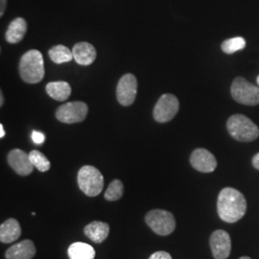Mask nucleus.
Returning <instances> with one entry per match:
<instances>
[{
	"label": "nucleus",
	"mask_w": 259,
	"mask_h": 259,
	"mask_svg": "<svg viewBox=\"0 0 259 259\" xmlns=\"http://www.w3.org/2000/svg\"><path fill=\"white\" fill-rule=\"evenodd\" d=\"M227 129L232 138L241 142H250L259 137L258 127L243 114H234L227 122Z\"/></svg>",
	"instance_id": "nucleus-3"
},
{
	"label": "nucleus",
	"mask_w": 259,
	"mask_h": 259,
	"mask_svg": "<svg viewBox=\"0 0 259 259\" xmlns=\"http://www.w3.org/2000/svg\"><path fill=\"white\" fill-rule=\"evenodd\" d=\"M83 232L91 240L99 244L107 239L110 232V226L107 223L93 221L84 227Z\"/></svg>",
	"instance_id": "nucleus-16"
},
{
	"label": "nucleus",
	"mask_w": 259,
	"mask_h": 259,
	"mask_svg": "<svg viewBox=\"0 0 259 259\" xmlns=\"http://www.w3.org/2000/svg\"><path fill=\"white\" fill-rule=\"evenodd\" d=\"M251 162H252V165H253V167H254L255 169L259 170V153L258 154H256L254 157H252Z\"/></svg>",
	"instance_id": "nucleus-26"
},
{
	"label": "nucleus",
	"mask_w": 259,
	"mask_h": 259,
	"mask_svg": "<svg viewBox=\"0 0 259 259\" xmlns=\"http://www.w3.org/2000/svg\"><path fill=\"white\" fill-rule=\"evenodd\" d=\"M67 254L69 259H94L95 250L87 243L76 242L69 246Z\"/></svg>",
	"instance_id": "nucleus-19"
},
{
	"label": "nucleus",
	"mask_w": 259,
	"mask_h": 259,
	"mask_svg": "<svg viewBox=\"0 0 259 259\" xmlns=\"http://www.w3.org/2000/svg\"><path fill=\"white\" fill-rule=\"evenodd\" d=\"M210 249L215 259H227L232 251V239L230 234L223 230L215 231L211 234Z\"/></svg>",
	"instance_id": "nucleus-10"
},
{
	"label": "nucleus",
	"mask_w": 259,
	"mask_h": 259,
	"mask_svg": "<svg viewBox=\"0 0 259 259\" xmlns=\"http://www.w3.org/2000/svg\"><path fill=\"white\" fill-rule=\"evenodd\" d=\"M19 74L27 83H37L45 77V62L38 50H29L19 62Z\"/></svg>",
	"instance_id": "nucleus-2"
},
{
	"label": "nucleus",
	"mask_w": 259,
	"mask_h": 259,
	"mask_svg": "<svg viewBox=\"0 0 259 259\" xmlns=\"http://www.w3.org/2000/svg\"><path fill=\"white\" fill-rule=\"evenodd\" d=\"M6 6H7V0H1V5H0V16L1 17L4 15Z\"/></svg>",
	"instance_id": "nucleus-27"
},
{
	"label": "nucleus",
	"mask_w": 259,
	"mask_h": 259,
	"mask_svg": "<svg viewBox=\"0 0 259 259\" xmlns=\"http://www.w3.org/2000/svg\"><path fill=\"white\" fill-rule=\"evenodd\" d=\"M89 108L87 104L80 101L66 103L56 111L57 119L65 124H73L85 119Z\"/></svg>",
	"instance_id": "nucleus-8"
},
{
	"label": "nucleus",
	"mask_w": 259,
	"mask_h": 259,
	"mask_svg": "<svg viewBox=\"0 0 259 259\" xmlns=\"http://www.w3.org/2000/svg\"><path fill=\"white\" fill-rule=\"evenodd\" d=\"M36 254L33 241L23 240L10 247L5 253L6 259H32Z\"/></svg>",
	"instance_id": "nucleus-13"
},
{
	"label": "nucleus",
	"mask_w": 259,
	"mask_h": 259,
	"mask_svg": "<svg viewBox=\"0 0 259 259\" xmlns=\"http://www.w3.org/2000/svg\"><path fill=\"white\" fill-rule=\"evenodd\" d=\"M29 157L34 167H36L38 171L40 172H47L50 167L51 163L42 153L37 150H33L29 153Z\"/></svg>",
	"instance_id": "nucleus-22"
},
{
	"label": "nucleus",
	"mask_w": 259,
	"mask_h": 259,
	"mask_svg": "<svg viewBox=\"0 0 259 259\" xmlns=\"http://www.w3.org/2000/svg\"><path fill=\"white\" fill-rule=\"evenodd\" d=\"M78 185L87 196L96 197L102 192L104 177L96 167L84 165L78 173Z\"/></svg>",
	"instance_id": "nucleus-4"
},
{
	"label": "nucleus",
	"mask_w": 259,
	"mask_h": 259,
	"mask_svg": "<svg viewBox=\"0 0 259 259\" xmlns=\"http://www.w3.org/2000/svg\"><path fill=\"white\" fill-rule=\"evenodd\" d=\"M239 259H251L250 257H249V256H242V257H240Z\"/></svg>",
	"instance_id": "nucleus-30"
},
{
	"label": "nucleus",
	"mask_w": 259,
	"mask_h": 259,
	"mask_svg": "<svg viewBox=\"0 0 259 259\" xmlns=\"http://www.w3.org/2000/svg\"><path fill=\"white\" fill-rule=\"evenodd\" d=\"M3 98H4V97H3V94L1 93V94H0V100H1V101H0V106L3 105Z\"/></svg>",
	"instance_id": "nucleus-29"
},
{
	"label": "nucleus",
	"mask_w": 259,
	"mask_h": 259,
	"mask_svg": "<svg viewBox=\"0 0 259 259\" xmlns=\"http://www.w3.org/2000/svg\"><path fill=\"white\" fill-rule=\"evenodd\" d=\"M138 93V81L135 75L125 74L117 83L116 97L122 106H131L135 102Z\"/></svg>",
	"instance_id": "nucleus-9"
},
{
	"label": "nucleus",
	"mask_w": 259,
	"mask_h": 259,
	"mask_svg": "<svg viewBox=\"0 0 259 259\" xmlns=\"http://www.w3.org/2000/svg\"><path fill=\"white\" fill-rule=\"evenodd\" d=\"M27 32V22L22 18L14 19L6 31V40L10 44H18L22 40Z\"/></svg>",
	"instance_id": "nucleus-17"
},
{
	"label": "nucleus",
	"mask_w": 259,
	"mask_h": 259,
	"mask_svg": "<svg viewBox=\"0 0 259 259\" xmlns=\"http://www.w3.org/2000/svg\"><path fill=\"white\" fill-rule=\"evenodd\" d=\"M8 162L12 169L20 176H28L33 172L34 165L32 164L29 154L19 149H14L8 154Z\"/></svg>",
	"instance_id": "nucleus-12"
},
{
	"label": "nucleus",
	"mask_w": 259,
	"mask_h": 259,
	"mask_svg": "<svg viewBox=\"0 0 259 259\" xmlns=\"http://www.w3.org/2000/svg\"><path fill=\"white\" fill-rule=\"evenodd\" d=\"M145 222L150 229L160 236H166L175 231L176 221L174 215L163 209H154L145 216Z\"/></svg>",
	"instance_id": "nucleus-6"
},
{
	"label": "nucleus",
	"mask_w": 259,
	"mask_h": 259,
	"mask_svg": "<svg viewBox=\"0 0 259 259\" xmlns=\"http://www.w3.org/2000/svg\"><path fill=\"white\" fill-rule=\"evenodd\" d=\"M217 211L224 222H238L246 214L247 201L237 189L226 187L218 196Z\"/></svg>",
	"instance_id": "nucleus-1"
},
{
	"label": "nucleus",
	"mask_w": 259,
	"mask_h": 259,
	"mask_svg": "<svg viewBox=\"0 0 259 259\" xmlns=\"http://www.w3.org/2000/svg\"><path fill=\"white\" fill-rule=\"evenodd\" d=\"M149 259H172V256L170 253H168L167 251H163V250H158L154 252Z\"/></svg>",
	"instance_id": "nucleus-24"
},
{
	"label": "nucleus",
	"mask_w": 259,
	"mask_h": 259,
	"mask_svg": "<svg viewBox=\"0 0 259 259\" xmlns=\"http://www.w3.org/2000/svg\"><path fill=\"white\" fill-rule=\"evenodd\" d=\"M246 47V40L242 37H235L226 39L223 41V52L226 54H233L239 50H243Z\"/></svg>",
	"instance_id": "nucleus-21"
},
{
	"label": "nucleus",
	"mask_w": 259,
	"mask_h": 259,
	"mask_svg": "<svg viewBox=\"0 0 259 259\" xmlns=\"http://www.w3.org/2000/svg\"><path fill=\"white\" fill-rule=\"evenodd\" d=\"M48 54L50 59L58 65L70 62L72 59H74L72 50H70L68 47L61 46V45L52 47L49 50Z\"/></svg>",
	"instance_id": "nucleus-20"
},
{
	"label": "nucleus",
	"mask_w": 259,
	"mask_h": 259,
	"mask_svg": "<svg viewBox=\"0 0 259 259\" xmlns=\"http://www.w3.org/2000/svg\"><path fill=\"white\" fill-rule=\"evenodd\" d=\"M180 109V103L175 95L163 94L157 101L153 115L155 120L159 123H166L176 116Z\"/></svg>",
	"instance_id": "nucleus-7"
},
{
	"label": "nucleus",
	"mask_w": 259,
	"mask_h": 259,
	"mask_svg": "<svg viewBox=\"0 0 259 259\" xmlns=\"http://www.w3.org/2000/svg\"><path fill=\"white\" fill-rule=\"evenodd\" d=\"M256 83H257V84H258V87H259V75H258V77H257V79H256Z\"/></svg>",
	"instance_id": "nucleus-31"
},
{
	"label": "nucleus",
	"mask_w": 259,
	"mask_h": 259,
	"mask_svg": "<svg viewBox=\"0 0 259 259\" xmlns=\"http://www.w3.org/2000/svg\"><path fill=\"white\" fill-rule=\"evenodd\" d=\"M20 234H21L20 225L16 219L10 218L1 224L0 241L2 243H5V244L13 243L19 239Z\"/></svg>",
	"instance_id": "nucleus-15"
},
{
	"label": "nucleus",
	"mask_w": 259,
	"mask_h": 259,
	"mask_svg": "<svg viewBox=\"0 0 259 259\" xmlns=\"http://www.w3.org/2000/svg\"><path fill=\"white\" fill-rule=\"evenodd\" d=\"M5 137V131H4V127L2 124H0V138L3 139Z\"/></svg>",
	"instance_id": "nucleus-28"
},
{
	"label": "nucleus",
	"mask_w": 259,
	"mask_h": 259,
	"mask_svg": "<svg viewBox=\"0 0 259 259\" xmlns=\"http://www.w3.org/2000/svg\"><path fill=\"white\" fill-rule=\"evenodd\" d=\"M124 193V185L120 180H113L105 192V199L108 201H117Z\"/></svg>",
	"instance_id": "nucleus-23"
},
{
	"label": "nucleus",
	"mask_w": 259,
	"mask_h": 259,
	"mask_svg": "<svg viewBox=\"0 0 259 259\" xmlns=\"http://www.w3.org/2000/svg\"><path fill=\"white\" fill-rule=\"evenodd\" d=\"M32 139L33 141L36 143V144H41L45 142V139L46 137L42 133L40 132H37V131H33L32 133Z\"/></svg>",
	"instance_id": "nucleus-25"
},
{
	"label": "nucleus",
	"mask_w": 259,
	"mask_h": 259,
	"mask_svg": "<svg viewBox=\"0 0 259 259\" xmlns=\"http://www.w3.org/2000/svg\"><path fill=\"white\" fill-rule=\"evenodd\" d=\"M47 93L51 98L59 102L65 101L71 94V88L66 82H51L47 84Z\"/></svg>",
	"instance_id": "nucleus-18"
},
{
	"label": "nucleus",
	"mask_w": 259,
	"mask_h": 259,
	"mask_svg": "<svg viewBox=\"0 0 259 259\" xmlns=\"http://www.w3.org/2000/svg\"><path fill=\"white\" fill-rule=\"evenodd\" d=\"M231 93L232 98L242 105L256 106L259 104V87H255L243 77L233 80Z\"/></svg>",
	"instance_id": "nucleus-5"
},
{
	"label": "nucleus",
	"mask_w": 259,
	"mask_h": 259,
	"mask_svg": "<svg viewBox=\"0 0 259 259\" xmlns=\"http://www.w3.org/2000/svg\"><path fill=\"white\" fill-rule=\"evenodd\" d=\"M190 163L199 172L211 173L217 167V160L212 154L203 148L194 150L190 156Z\"/></svg>",
	"instance_id": "nucleus-11"
},
{
	"label": "nucleus",
	"mask_w": 259,
	"mask_h": 259,
	"mask_svg": "<svg viewBox=\"0 0 259 259\" xmlns=\"http://www.w3.org/2000/svg\"><path fill=\"white\" fill-rule=\"evenodd\" d=\"M72 53L76 63L81 65H92L97 55L93 45L85 41L76 44L73 47Z\"/></svg>",
	"instance_id": "nucleus-14"
}]
</instances>
